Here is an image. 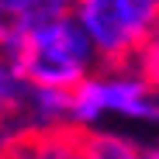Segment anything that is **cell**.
I'll list each match as a JSON object with an SVG mask.
<instances>
[{"label":"cell","instance_id":"1","mask_svg":"<svg viewBox=\"0 0 159 159\" xmlns=\"http://www.w3.org/2000/svg\"><path fill=\"white\" fill-rule=\"evenodd\" d=\"M90 56L87 35L73 24H52V28L31 31L24 48V66L38 83H66L80 76L83 59Z\"/></svg>","mask_w":159,"mask_h":159},{"label":"cell","instance_id":"2","mask_svg":"<svg viewBox=\"0 0 159 159\" xmlns=\"http://www.w3.org/2000/svg\"><path fill=\"white\" fill-rule=\"evenodd\" d=\"M142 4L145 0H93L87 24L100 42H121L125 35H131V28H139Z\"/></svg>","mask_w":159,"mask_h":159}]
</instances>
